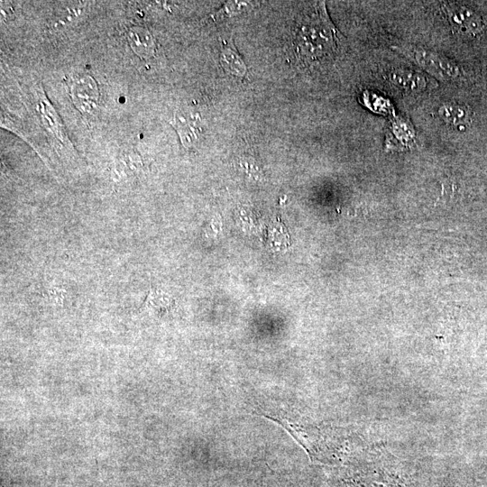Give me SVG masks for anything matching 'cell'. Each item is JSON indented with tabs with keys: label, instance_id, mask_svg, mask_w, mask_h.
<instances>
[{
	"label": "cell",
	"instance_id": "1",
	"mask_svg": "<svg viewBox=\"0 0 487 487\" xmlns=\"http://www.w3.org/2000/svg\"><path fill=\"white\" fill-rule=\"evenodd\" d=\"M339 42V31L332 23L325 2L310 5L295 28L294 47L299 59L307 63L320 61L334 54Z\"/></svg>",
	"mask_w": 487,
	"mask_h": 487
},
{
	"label": "cell",
	"instance_id": "14",
	"mask_svg": "<svg viewBox=\"0 0 487 487\" xmlns=\"http://www.w3.org/2000/svg\"><path fill=\"white\" fill-rule=\"evenodd\" d=\"M3 487V486H2Z\"/></svg>",
	"mask_w": 487,
	"mask_h": 487
},
{
	"label": "cell",
	"instance_id": "13",
	"mask_svg": "<svg viewBox=\"0 0 487 487\" xmlns=\"http://www.w3.org/2000/svg\"><path fill=\"white\" fill-rule=\"evenodd\" d=\"M442 487H459V486H448V485H444Z\"/></svg>",
	"mask_w": 487,
	"mask_h": 487
},
{
	"label": "cell",
	"instance_id": "5",
	"mask_svg": "<svg viewBox=\"0 0 487 487\" xmlns=\"http://www.w3.org/2000/svg\"><path fill=\"white\" fill-rule=\"evenodd\" d=\"M70 95L78 109L90 113L97 103L96 86L87 75L76 76L70 83Z\"/></svg>",
	"mask_w": 487,
	"mask_h": 487
},
{
	"label": "cell",
	"instance_id": "2",
	"mask_svg": "<svg viewBox=\"0 0 487 487\" xmlns=\"http://www.w3.org/2000/svg\"><path fill=\"white\" fill-rule=\"evenodd\" d=\"M391 49L441 81L455 80L461 75L456 63L434 51L407 43L392 45Z\"/></svg>",
	"mask_w": 487,
	"mask_h": 487
},
{
	"label": "cell",
	"instance_id": "7",
	"mask_svg": "<svg viewBox=\"0 0 487 487\" xmlns=\"http://www.w3.org/2000/svg\"><path fill=\"white\" fill-rule=\"evenodd\" d=\"M388 78L395 87L407 93L422 92L428 85L423 74L405 68L392 69Z\"/></svg>",
	"mask_w": 487,
	"mask_h": 487
},
{
	"label": "cell",
	"instance_id": "10",
	"mask_svg": "<svg viewBox=\"0 0 487 487\" xmlns=\"http://www.w3.org/2000/svg\"><path fill=\"white\" fill-rule=\"evenodd\" d=\"M130 41L133 49L142 57H149L153 52L152 38L142 29H133L130 32Z\"/></svg>",
	"mask_w": 487,
	"mask_h": 487
},
{
	"label": "cell",
	"instance_id": "11",
	"mask_svg": "<svg viewBox=\"0 0 487 487\" xmlns=\"http://www.w3.org/2000/svg\"><path fill=\"white\" fill-rule=\"evenodd\" d=\"M43 295L51 304L62 306L67 295V290L61 285L51 282L44 286Z\"/></svg>",
	"mask_w": 487,
	"mask_h": 487
},
{
	"label": "cell",
	"instance_id": "12",
	"mask_svg": "<svg viewBox=\"0 0 487 487\" xmlns=\"http://www.w3.org/2000/svg\"><path fill=\"white\" fill-rule=\"evenodd\" d=\"M253 4L252 2L244 1H230L224 5V6L216 14L217 18L224 16H233L236 15L244 10L250 9Z\"/></svg>",
	"mask_w": 487,
	"mask_h": 487
},
{
	"label": "cell",
	"instance_id": "3",
	"mask_svg": "<svg viewBox=\"0 0 487 487\" xmlns=\"http://www.w3.org/2000/svg\"><path fill=\"white\" fill-rule=\"evenodd\" d=\"M443 11L453 31L462 36H475L484 28L482 16L473 9L456 3H444Z\"/></svg>",
	"mask_w": 487,
	"mask_h": 487
},
{
	"label": "cell",
	"instance_id": "6",
	"mask_svg": "<svg viewBox=\"0 0 487 487\" xmlns=\"http://www.w3.org/2000/svg\"><path fill=\"white\" fill-rule=\"evenodd\" d=\"M170 124L179 135L182 144L189 148L198 142L200 133L199 117L187 111H177Z\"/></svg>",
	"mask_w": 487,
	"mask_h": 487
},
{
	"label": "cell",
	"instance_id": "8",
	"mask_svg": "<svg viewBox=\"0 0 487 487\" xmlns=\"http://www.w3.org/2000/svg\"><path fill=\"white\" fill-rule=\"evenodd\" d=\"M438 115L449 125L465 126L471 122L472 111L464 104L447 102L438 108Z\"/></svg>",
	"mask_w": 487,
	"mask_h": 487
},
{
	"label": "cell",
	"instance_id": "4",
	"mask_svg": "<svg viewBox=\"0 0 487 487\" xmlns=\"http://www.w3.org/2000/svg\"><path fill=\"white\" fill-rule=\"evenodd\" d=\"M415 142L416 132L409 119L403 116H396L390 122L386 133V149L403 151L410 149Z\"/></svg>",
	"mask_w": 487,
	"mask_h": 487
},
{
	"label": "cell",
	"instance_id": "9",
	"mask_svg": "<svg viewBox=\"0 0 487 487\" xmlns=\"http://www.w3.org/2000/svg\"><path fill=\"white\" fill-rule=\"evenodd\" d=\"M222 67L230 74L242 77L246 72V66L237 52L231 48H225L220 55Z\"/></svg>",
	"mask_w": 487,
	"mask_h": 487
}]
</instances>
